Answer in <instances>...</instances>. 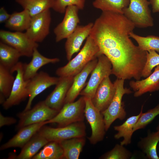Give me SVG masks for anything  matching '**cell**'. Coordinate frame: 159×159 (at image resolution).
Returning <instances> with one entry per match:
<instances>
[{
    "mask_svg": "<svg viewBox=\"0 0 159 159\" xmlns=\"http://www.w3.org/2000/svg\"><path fill=\"white\" fill-rule=\"evenodd\" d=\"M97 63L91 72L90 78L86 87L80 95L92 99L102 80L112 74V65L108 58L101 54L97 57Z\"/></svg>",
    "mask_w": 159,
    "mask_h": 159,
    "instance_id": "obj_8",
    "label": "cell"
},
{
    "mask_svg": "<svg viewBox=\"0 0 159 159\" xmlns=\"http://www.w3.org/2000/svg\"><path fill=\"white\" fill-rule=\"evenodd\" d=\"M59 77L50 76L47 73L40 71L27 80V89L29 99L24 111L30 109L35 97L49 87L56 85Z\"/></svg>",
    "mask_w": 159,
    "mask_h": 159,
    "instance_id": "obj_12",
    "label": "cell"
},
{
    "mask_svg": "<svg viewBox=\"0 0 159 159\" xmlns=\"http://www.w3.org/2000/svg\"><path fill=\"white\" fill-rule=\"evenodd\" d=\"M129 85L135 92L134 96L135 97H140L148 92L159 90V65L156 67L154 72L146 79L131 81Z\"/></svg>",
    "mask_w": 159,
    "mask_h": 159,
    "instance_id": "obj_20",
    "label": "cell"
},
{
    "mask_svg": "<svg viewBox=\"0 0 159 159\" xmlns=\"http://www.w3.org/2000/svg\"><path fill=\"white\" fill-rule=\"evenodd\" d=\"M159 142V130L148 131L147 136L141 138L138 146L149 159H159L157 152V147Z\"/></svg>",
    "mask_w": 159,
    "mask_h": 159,
    "instance_id": "obj_24",
    "label": "cell"
},
{
    "mask_svg": "<svg viewBox=\"0 0 159 159\" xmlns=\"http://www.w3.org/2000/svg\"><path fill=\"white\" fill-rule=\"evenodd\" d=\"M85 0H55L52 9L60 13H64L67 7L70 5L77 6L80 10L83 9Z\"/></svg>",
    "mask_w": 159,
    "mask_h": 159,
    "instance_id": "obj_36",
    "label": "cell"
},
{
    "mask_svg": "<svg viewBox=\"0 0 159 159\" xmlns=\"http://www.w3.org/2000/svg\"><path fill=\"white\" fill-rule=\"evenodd\" d=\"M130 0H94L93 6L102 11H109L123 14V10L127 7Z\"/></svg>",
    "mask_w": 159,
    "mask_h": 159,
    "instance_id": "obj_30",
    "label": "cell"
},
{
    "mask_svg": "<svg viewBox=\"0 0 159 159\" xmlns=\"http://www.w3.org/2000/svg\"><path fill=\"white\" fill-rule=\"evenodd\" d=\"M79 10L74 5L67 7L63 20L54 29L56 42L67 39L76 29L80 22L78 14Z\"/></svg>",
    "mask_w": 159,
    "mask_h": 159,
    "instance_id": "obj_14",
    "label": "cell"
},
{
    "mask_svg": "<svg viewBox=\"0 0 159 159\" xmlns=\"http://www.w3.org/2000/svg\"><path fill=\"white\" fill-rule=\"evenodd\" d=\"M143 106H142L140 113L137 115L131 116L128 117L122 124L115 126L114 130L117 132L114 136L116 139H119L123 138V140L120 144L123 145L130 144L133 133L134 126L141 116L143 112Z\"/></svg>",
    "mask_w": 159,
    "mask_h": 159,
    "instance_id": "obj_22",
    "label": "cell"
},
{
    "mask_svg": "<svg viewBox=\"0 0 159 159\" xmlns=\"http://www.w3.org/2000/svg\"><path fill=\"white\" fill-rule=\"evenodd\" d=\"M132 156L131 152L120 144H116L111 150L100 157L102 159H129Z\"/></svg>",
    "mask_w": 159,
    "mask_h": 159,
    "instance_id": "obj_33",
    "label": "cell"
},
{
    "mask_svg": "<svg viewBox=\"0 0 159 159\" xmlns=\"http://www.w3.org/2000/svg\"><path fill=\"white\" fill-rule=\"evenodd\" d=\"M47 124L46 121L22 127L11 138L1 146L0 150L14 147L22 148L43 126Z\"/></svg>",
    "mask_w": 159,
    "mask_h": 159,
    "instance_id": "obj_19",
    "label": "cell"
},
{
    "mask_svg": "<svg viewBox=\"0 0 159 159\" xmlns=\"http://www.w3.org/2000/svg\"><path fill=\"white\" fill-rule=\"evenodd\" d=\"M15 78L10 70L0 64V102L2 105L9 96Z\"/></svg>",
    "mask_w": 159,
    "mask_h": 159,
    "instance_id": "obj_29",
    "label": "cell"
},
{
    "mask_svg": "<svg viewBox=\"0 0 159 159\" xmlns=\"http://www.w3.org/2000/svg\"><path fill=\"white\" fill-rule=\"evenodd\" d=\"M94 23L90 22L84 26L78 25L75 30L67 39L65 43L66 58L71 59L73 55L80 50L84 41L90 35Z\"/></svg>",
    "mask_w": 159,
    "mask_h": 159,
    "instance_id": "obj_16",
    "label": "cell"
},
{
    "mask_svg": "<svg viewBox=\"0 0 159 159\" xmlns=\"http://www.w3.org/2000/svg\"><path fill=\"white\" fill-rule=\"evenodd\" d=\"M134 24L122 14L102 11L95 20L90 36L98 46L100 53L105 55L112 65V74L127 78L143 69L147 51L140 49L130 39Z\"/></svg>",
    "mask_w": 159,
    "mask_h": 159,
    "instance_id": "obj_1",
    "label": "cell"
},
{
    "mask_svg": "<svg viewBox=\"0 0 159 159\" xmlns=\"http://www.w3.org/2000/svg\"><path fill=\"white\" fill-rule=\"evenodd\" d=\"M159 65V54L155 51H147L146 61L142 73V77L146 78L151 73L152 69Z\"/></svg>",
    "mask_w": 159,
    "mask_h": 159,
    "instance_id": "obj_35",
    "label": "cell"
},
{
    "mask_svg": "<svg viewBox=\"0 0 159 159\" xmlns=\"http://www.w3.org/2000/svg\"><path fill=\"white\" fill-rule=\"evenodd\" d=\"M10 71L12 73L16 72V75L10 95L2 104L5 110L19 105L28 97V81L25 80L24 77V63L19 62Z\"/></svg>",
    "mask_w": 159,
    "mask_h": 159,
    "instance_id": "obj_10",
    "label": "cell"
},
{
    "mask_svg": "<svg viewBox=\"0 0 159 159\" xmlns=\"http://www.w3.org/2000/svg\"><path fill=\"white\" fill-rule=\"evenodd\" d=\"M16 120L11 117H5L1 113H0V127L5 125H9L15 123Z\"/></svg>",
    "mask_w": 159,
    "mask_h": 159,
    "instance_id": "obj_37",
    "label": "cell"
},
{
    "mask_svg": "<svg viewBox=\"0 0 159 159\" xmlns=\"http://www.w3.org/2000/svg\"><path fill=\"white\" fill-rule=\"evenodd\" d=\"M130 36L136 41L141 50L145 51L153 50L159 54V37L153 35L144 37L133 32L130 33Z\"/></svg>",
    "mask_w": 159,
    "mask_h": 159,
    "instance_id": "obj_32",
    "label": "cell"
},
{
    "mask_svg": "<svg viewBox=\"0 0 159 159\" xmlns=\"http://www.w3.org/2000/svg\"><path fill=\"white\" fill-rule=\"evenodd\" d=\"M99 48L93 39L89 36L84 45L77 54L64 66L58 68L56 74L59 77L74 76L90 61L100 55Z\"/></svg>",
    "mask_w": 159,
    "mask_h": 159,
    "instance_id": "obj_2",
    "label": "cell"
},
{
    "mask_svg": "<svg viewBox=\"0 0 159 159\" xmlns=\"http://www.w3.org/2000/svg\"><path fill=\"white\" fill-rule=\"evenodd\" d=\"M97 61V58L92 60L74 76L72 84L66 97L64 104L74 102L80 95L85 85L88 75L96 66Z\"/></svg>",
    "mask_w": 159,
    "mask_h": 159,
    "instance_id": "obj_18",
    "label": "cell"
},
{
    "mask_svg": "<svg viewBox=\"0 0 159 159\" xmlns=\"http://www.w3.org/2000/svg\"><path fill=\"white\" fill-rule=\"evenodd\" d=\"M159 115V103L154 108L143 113L134 127L133 131L145 128Z\"/></svg>",
    "mask_w": 159,
    "mask_h": 159,
    "instance_id": "obj_34",
    "label": "cell"
},
{
    "mask_svg": "<svg viewBox=\"0 0 159 159\" xmlns=\"http://www.w3.org/2000/svg\"><path fill=\"white\" fill-rule=\"evenodd\" d=\"M0 38L1 41L16 49L21 56L32 57L34 49L39 46L38 43L32 40L25 32H22L1 30Z\"/></svg>",
    "mask_w": 159,
    "mask_h": 159,
    "instance_id": "obj_11",
    "label": "cell"
},
{
    "mask_svg": "<svg viewBox=\"0 0 159 159\" xmlns=\"http://www.w3.org/2000/svg\"><path fill=\"white\" fill-rule=\"evenodd\" d=\"M147 0H130L128 6L123 10L125 16L132 21L135 26L144 28L154 25Z\"/></svg>",
    "mask_w": 159,
    "mask_h": 159,
    "instance_id": "obj_6",
    "label": "cell"
},
{
    "mask_svg": "<svg viewBox=\"0 0 159 159\" xmlns=\"http://www.w3.org/2000/svg\"><path fill=\"white\" fill-rule=\"evenodd\" d=\"M44 125L38 132L49 142H59L73 138L85 137L86 135V127L84 121L56 128Z\"/></svg>",
    "mask_w": 159,
    "mask_h": 159,
    "instance_id": "obj_5",
    "label": "cell"
},
{
    "mask_svg": "<svg viewBox=\"0 0 159 159\" xmlns=\"http://www.w3.org/2000/svg\"><path fill=\"white\" fill-rule=\"evenodd\" d=\"M116 89L109 76L105 78L98 87L95 95L91 99L95 106L101 112L109 106L115 95Z\"/></svg>",
    "mask_w": 159,
    "mask_h": 159,
    "instance_id": "obj_17",
    "label": "cell"
},
{
    "mask_svg": "<svg viewBox=\"0 0 159 159\" xmlns=\"http://www.w3.org/2000/svg\"><path fill=\"white\" fill-rule=\"evenodd\" d=\"M149 2L152 6L153 12H159V0H150Z\"/></svg>",
    "mask_w": 159,
    "mask_h": 159,
    "instance_id": "obj_39",
    "label": "cell"
},
{
    "mask_svg": "<svg viewBox=\"0 0 159 159\" xmlns=\"http://www.w3.org/2000/svg\"><path fill=\"white\" fill-rule=\"evenodd\" d=\"M85 107L84 97L82 96L75 102L64 104L54 117L47 121V123H55L58 127H62L84 121Z\"/></svg>",
    "mask_w": 159,
    "mask_h": 159,
    "instance_id": "obj_4",
    "label": "cell"
},
{
    "mask_svg": "<svg viewBox=\"0 0 159 159\" xmlns=\"http://www.w3.org/2000/svg\"><path fill=\"white\" fill-rule=\"evenodd\" d=\"M84 97L85 116L90 126L92 132L88 139L91 144L95 145L102 141L105 134L106 131L104 117L102 112L94 105L91 99Z\"/></svg>",
    "mask_w": 159,
    "mask_h": 159,
    "instance_id": "obj_7",
    "label": "cell"
},
{
    "mask_svg": "<svg viewBox=\"0 0 159 159\" xmlns=\"http://www.w3.org/2000/svg\"><path fill=\"white\" fill-rule=\"evenodd\" d=\"M32 57L29 63H24V77L26 81L35 76L42 66L49 64L56 63L60 61L57 58H49L44 56L38 51L37 48L34 49Z\"/></svg>",
    "mask_w": 159,
    "mask_h": 159,
    "instance_id": "obj_21",
    "label": "cell"
},
{
    "mask_svg": "<svg viewBox=\"0 0 159 159\" xmlns=\"http://www.w3.org/2000/svg\"><path fill=\"white\" fill-rule=\"evenodd\" d=\"M11 14L7 13L4 7L0 9V23L6 22L10 18Z\"/></svg>",
    "mask_w": 159,
    "mask_h": 159,
    "instance_id": "obj_38",
    "label": "cell"
},
{
    "mask_svg": "<svg viewBox=\"0 0 159 159\" xmlns=\"http://www.w3.org/2000/svg\"><path fill=\"white\" fill-rule=\"evenodd\" d=\"M59 112L48 106L44 101H40L32 108L18 114L19 120L16 128L19 130L28 125L49 120Z\"/></svg>",
    "mask_w": 159,
    "mask_h": 159,
    "instance_id": "obj_9",
    "label": "cell"
},
{
    "mask_svg": "<svg viewBox=\"0 0 159 159\" xmlns=\"http://www.w3.org/2000/svg\"><path fill=\"white\" fill-rule=\"evenodd\" d=\"M125 80L117 78L114 82L116 89L114 97L108 107L101 112L104 118L105 128L107 131L116 119L124 120L127 113L124 107L122 98L125 94L132 92L129 88L124 87Z\"/></svg>",
    "mask_w": 159,
    "mask_h": 159,
    "instance_id": "obj_3",
    "label": "cell"
},
{
    "mask_svg": "<svg viewBox=\"0 0 159 159\" xmlns=\"http://www.w3.org/2000/svg\"><path fill=\"white\" fill-rule=\"evenodd\" d=\"M85 142V137L73 138L59 142L63 150L64 159H78Z\"/></svg>",
    "mask_w": 159,
    "mask_h": 159,
    "instance_id": "obj_25",
    "label": "cell"
},
{
    "mask_svg": "<svg viewBox=\"0 0 159 159\" xmlns=\"http://www.w3.org/2000/svg\"><path fill=\"white\" fill-rule=\"evenodd\" d=\"M157 130H159V124L156 127Z\"/></svg>",
    "mask_w": 159,
    "mask_h": 159,
    "instance_id": "obj_40",
    "label": "cell"
},
{
    "mask_svg": "<svg viewBox=\"0 0 159 159\" xmlns=\"http://www.w3.org/2000/svg\"><path fill=\"white\" fill-rule=\"evenodd\" d=\"M49 142L38 132L22 148L20 152L15 158L18 159L32 158L39 150Z\"/></svg>",
    "mask_w": 159,
    "mask_h": 159,
    "instance_id": "obj_23",
    "label": "cell"
},
{
    "mask_svg": "<svg viewBox=\"0 0 159 159\" xmlns=\"http://www.w3.org/2000/svg\"><path fill=\"white\" fill-rule=\"evenodd\" d=\"M32 159H64V152L59 142L49 141Z\"/></svg>",
    "mask_w": 159,
    "mask_h": 159,
    "instance_id": "obj_31",
    "label": "cell"
},
{
    "mask_svg": "<svg viewBox=\"0 0 159 159\" xmlns=\"http://www.w3.org/2000/svg\"><path fill=\"white\" fill-rule=\"evenodd\" d=\"M74 76L59 77L54 90L44 100L51 108L59 111L64 104L67 93L73 82Z\"/></svg>",
    "mask_w": 159,
    "mask_h": 159,
    "instance_id": "obj_15",
    "label": "cell"
},
{
    "mask_svg": "<svg viewBox=\"0 0 159 159\" xmlns=\"http://www.w3.org/2000/svg\"><path fill=\"white\" fill-rule=\"evenodd\" d=\"M21 56L16 49L0 41V64L11 70L18 63Z\"/></svg>",
    "mask_w": 159,
    "mask_h": 159,
    "instance_id": "obj_27",
    "label": "cell"
},
{
    "mask_svg": "<svg viewBox=\"0 0 159 159\" xmlns=\"http://www.w3.org/2000/svg\"><path fill=\"white\" fill-rule=\"evenodd\" d=\"M55 0H16V1L28 11L32 17L52 8Z\"/></svg>",
    "mask_w": 159,
    "mask_h": 159,
    "instance_id": "obj_28",
    "label": "cell"
},
{
    "mask_svg": "<svg viewBox=\"0 0 159 159\" xmlns=\"http://www.w3.org/2000/svg\"><path fill=\"white\" fill-rule=\"evenodd\" d=\"M32 17L26 9L20 12H15L11 14L5 23V27L16 32L26 31L29 28Z\"/></svg>",
    "mask_w": 159,
    "mask_h": 159,
    "instance_id": "obj_26",
    "label": "cell"
},
{
    "mask_svg": "<svg viewBox=\"0 0 159 159\" xmlns=\"http://www.w3.org/2000/svg\"><path fill=\"white\" fill-rule=\"evenodd\" d=\"M51 21L50 9L32 17L30 26L25 33L32 40L42 42L49 34Z\"/></svg>",
    "mask_w": 159,
    "mask_h": 159,
    "instance_id": "obj_13",
    "label": "cell"
}]
</instances>
